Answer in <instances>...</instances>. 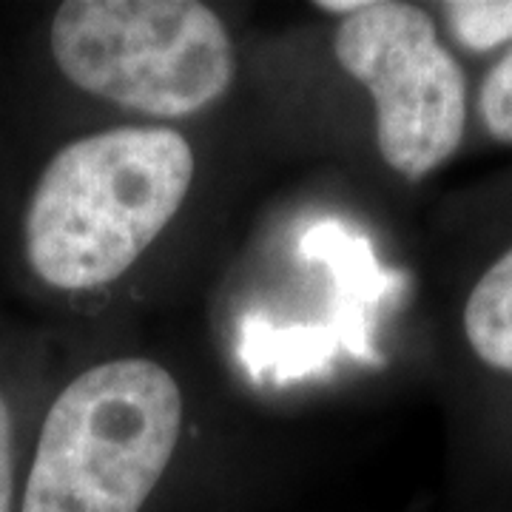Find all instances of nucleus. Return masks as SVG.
Masks as SVG:
<instances>
[{"label": "nucleus", "mask_w": 512, "mask_h": 512, "mask_svg": "<svg viewBox=\"0 0 512 512\" xmlns=\"http://www.w3.org/2000/svg\"><path fill=\"white\" fill-rule=\"evenodd\" d=\"M194 168L174 128H109L60 148L26 208L29 268L69 293L117 282L177 217Z\"/></svg>", "instance_id": "1"}, {"label": "nucleus", "mask_w": 512, "mask_h": 512, "mask_svg": "<svg viewBox=\"0 0 512 512\" xmlns=\"http://www.w3.org/2000/svg\"><path fill=\"white\" fill-rule=\"evenodd\" d=\"M171 370L123 356L60 390L37 439L20 512H140L183 436Z\"/></svg>", "instance_id": "2"}, {"label": "nucleus", "mask_w": 512, "mask_h": 512, "mask_svg": "<svg viewBox=\"0 0 512 512\" xmlns=\"http://www.w3.org/2000/svg\"><path fill=\"white\" fill-rule=\"evenodd\" d=\"M49 43L72 86L157 120L211 109L237 74L231 35L200 0H66Z\"/></svg>", "instance_id": "3"}, {"label": "nucleus", "mask_w": 512, "mask_h": 512, "mask_svg": "<svg viewBox=\"0 0 512 512\" xmlns=\"http://www.w3.org/2000/svg\"><path fill=\"white\" fill-rule=\"evenodd\" d=\"M333 52L370 94L376 146L399 177L419 183L456 154L467 128V77L421 6L365 0L342 18Z\"/></svg>", "instance_id": "4"}, {"label": "nucleus", "mask_w": 512, "mask_h": 512, "mask_svg": "<svg viewBox=\"0 0 512 512\" xmlns=\"http://www.w3.org/2000/svg\"><path fill=\"white\" fill-rule=\"evenodd\" d=\"M464 336L484 365L512 373V248L473 285L464 305Z\"/></svg>", "instance_id": "5"}, {"label": "nucleus", "mask_w": 512, "mask_h": 512, "mask_svg": "<svg viewBox=\"0 0 512 512\" xmlns=\"http://www.w3.org/2000/svg\"><path fill=\"white\" fill-rule=\"evenodd\" d=\"M444 20L470 52H493L512 40V0H450Z\"/></svg>", "instance_id": "6"}, {"label": "nucleus", "mask_w": 512, "mask_h": 512, "mask_svg": "<svg viewBox=\"0 0 512 512\" xmlns=\"http://www.w3.org/2000/svg\"><path fill=\"white\" fill-rule=\"evenodd\" d=\"M478 114L487 134L512 143V49L487 72L478 92Z\"/></svg>", "instance_id": "7"}, {"label": "nucleus", "mask_w": 512, "mask_h": 512, "mask_svg": "<svg viewBox=\"0 0 512 512\" xmlns=\"http://www.w3.org/2000/svg\"><path fill=\"white\" fill-rule=\"evenodd\" d=\"M15 501V453H12V413L0 393V512H12Z\"/></svg>", "instance_id": "8"}, {"label": "nucleus", "mask_w": 512, "mask_h": 512, "mask_svg": "<svg viewBox=\"0 0 512 512\" xmlns=\"http://www.w3.org/2000/svg\"><path fill=\"white\" fill-rule=\"evenodd\" d=\"M316 9L328 12V15H339V18H350L353 12H359L365 6V0H319L313 3Z\"/></svg>", "instance_id": "9"}]
</instances>
